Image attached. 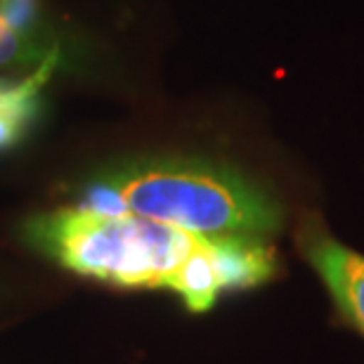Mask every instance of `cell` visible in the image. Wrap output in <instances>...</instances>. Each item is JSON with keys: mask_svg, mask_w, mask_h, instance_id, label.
Here are the masks:
<instances>
[{"mask_svg": "<svg viewBox=\"0 0 364 364\" xmlns=\"http://www.w3.org/2000/svg\"><path fill=\"white\" fill-rule=\"evenodd\" d=\"M31 244L62 267L116 287L168 289L189 310L270 279L274 253L256 237H206L133 213L71 206L33 218Z\"/></svg>", "mask_w": 364, "mask_h": 364, "instance_id": "cell-1", "label": "cell"}, {"mask_svg": "<svg viewBox=\"0 0 364 364\" xmlns=\"http://www.w3.org/2000/svg\"><path fill=\"white\" fill-rule=\"evenodd\" d=\"M78 206L133 213L206 237L265 239L282 210L237 171L196 159H151L126 166L85 189Z\"/></svg>", "mask_w": 364, "mask_h": 364, "instance_id": "cell-2", "label": "cell"}, {"mask_svg": "<svg viewBox=\"0 0 364 364\" xmlns=\"http://www.w3.org/2000/svg\"><path fill=\"white\" fill-rule=\"evenodd\" d=\"M303 253L322 277L341 315L364 333V256L319 230L303 239Z\"/></svg>", "mask_w": 364, "mask_h": 364, "instance_id": "cell-3", "label": "cell"}, {"mask_svg": "<svg viewBox=\"0 0 364 364\" xmlns=\"http://www.w3.org/2000/svg\"><path fill=\"white\" fill-rule=\"evenodd\" d=\"M55 62L57 53H50L33 76L0 92V149L17 142L21 133H24V128L28 126V121L33 119L36 100H38L43 83L53 74Z\"/></svg>", "mask_w": 364, "mask_h": 364, "instance_id": "cell-4", "label": "cell"}, {"mask_svg": "<svg viewBox=\"0 0 364 364\" xmlns=\"http://www.w3.org/2000/svg\"><path fill=\"white\" fill-rule=\"evenodd\" d=\"M0 17L17 36H28L38 19V0H0Z\"/></svg>", "mask_w": 364, "mask_h": 364, "instance_id": "cell-5", "label": "cell"}, {"mask_svg": "<svg viewBox=\"0 0 364 364\" xmlns=\"http://www.w3.org/2000/svg\"><path fill=\"white\" fill-rule=\"evenodd\" d=\"M21 55V36H17L0 17V64L17 60Z\"/></svg>", "mask_w": 364, "mask_h": 364, "instance_id": "cell-6", "label": "cell"}, {"mask_svg": "<svg viewBox=\"0 0 364 364\" xmlns=\"http://www.w3.org/2000/svg\"><path fill=\"white\" fill-rule=\"evenodd\" d=\"M10 85H12V83H7V81H3V78H0V92L7 90V88H10Z\"/></svg>", "mask_w": 364, "mask_h": 364, "instance_id": "cell-7", "label": "cell"}]
</instances>
